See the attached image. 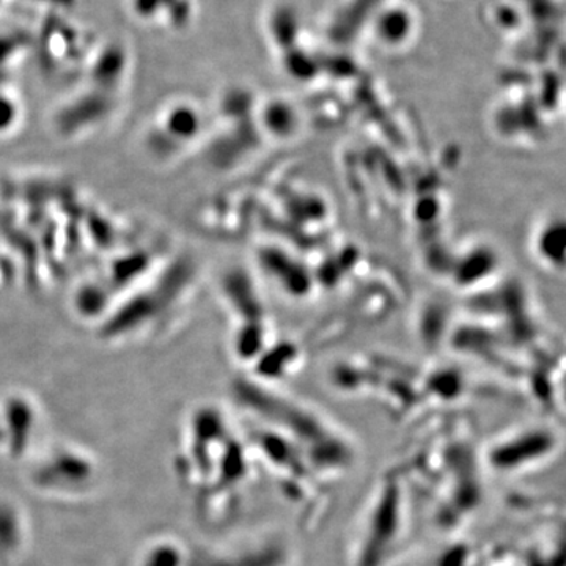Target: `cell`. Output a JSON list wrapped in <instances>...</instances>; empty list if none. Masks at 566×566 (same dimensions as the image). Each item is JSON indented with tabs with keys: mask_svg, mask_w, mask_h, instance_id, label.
Returning a JSON list of instances; mask_svg holds the SVG:
<instances>
[{
	"mask_svg": "<svg viewBox=\"0 0 566 566\" xmlns=\"http://www.w3.org/2000/svg\"><path fill=\"white\" fill-rule=\"evenodd\" d=\"M381 493L376 494L367 524V534L363 535L359 562L357 566H376L381 560L386 547H392L395 538L401 532L400 491L397 482L387 480L381 486Z\"/></svg>",
	"mask_w": 566,
	"mask_h": 566,
	"instance_id": "1",
	"label": "cell"
},
{
	"mask_svg": "<svg viewBox=\"0 0 566 566\" xmlns=\"http://www.w3.org/2000/svg\"><path fill=\"white\" fill-rule=\"evenodd\" d=\"M128 9L137 21L144 24H156L166 17H175V6L180 0H126Z\"/></svg>",
	"mask_w": 566,
	"mask_h": 566,
	"instance_id": "3",
	"label": "cell"
},
{
	"mask_svg": "<svg viewBox=\"0 0 566 566\" xmlns=\"http://www.w3.org/2000/svg\"><path fill=\"white\" fill-rule=\"evenodd\" d=\"M297 14L290 7H281L274 11L273 20H271V29L275 36H285V39H294L297 31Z\"/></svg>",
	"mask_w": 566,
	"mask_h": 566,
	"instance_id": "4",
	"label": "cell"
},
{
	"mask_svg": "<svg viewBox=\"0 0 566 566\" xmlns=\"http://www.w3.org/2000/svg\"><path fill=\"white\" fill-rule=\"evenodd\" d=\"M31 9L40 10V13L46 14L51 11H71L74 0H0V11L9 9L11 6H25Z\"/></svg>",
	"mask_w": 566,
	"mask_h": 566,
	"instance_id": "5",
	"label": "cell"
},
{
	"mask_svg": "<svg viewBox=\"0 0 566 566\" xmlns=\"http://www.w3.org/2000/svg\"><path fill=\"white\" fill-rule=\"evenodd\" d=\"M416 28V18L412 11L403 3H389L376 11L371 29L376 40L387 48L403 46L411 39Z\"/></svg>",
	"mask_w": 566,
	"mask_h": 566,
	"instance_id": "2",
	"label": "cell"
}]
</instances>
